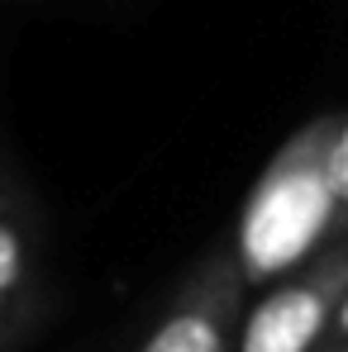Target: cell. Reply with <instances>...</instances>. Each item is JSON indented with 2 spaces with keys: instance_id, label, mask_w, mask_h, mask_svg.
Segmentation results:
<instances>
[{
  "instance_id": "1",
  "label": "cell",
  "mask_w": 348,
  "mask_h": 352,
  "mask_svg": "<svg viewBox=\"0 0 348 352\" xmlns=\"http://www.w3.org/2000/svg\"><path fill=\"white\" fill-rule=\"evenodd\" d=\"M339 119V110L310 115L253 181L238 214V238L229 248L248 286L282 281L344 238L348 210L334 181Z\"/></svg>"
},
{
  "instance_id": "2",
  "label": "cell",
  "mask_w": 348,
  "mask_h": 352,
  "mask_svg": "<svg viewBox=\"0 0 348 352\" xmlns=\"http://www.w3.org/2000/svg\"><path fill=\"white\" fill-rule=\"evenodd\" d=\"M53 305L48 219L24 176L0 162V352H19Z\"/></svg>"
},
{
  "instance_id": "3",
  "label": "cell",
  "mask_w": 348,
  "mask_h": 352,
  "mask_svg": "<svg viewBox=\"0 0 348 352\" xmlns=\"http://www.w3.org/2000/svg\"><path fill=\"white\" fill-rule=\"evenodd\" d=\"M348 291V243H329L300 272L272 281L267 295L243 309L234 352H325L329 324Z\"/></svg>"
},
{
  "instance_id": "4",
  "label": "cell",
  "mask_w": 348,
  "mask_h": 352,
  "mask_svg": "<svg viewBox=\"0 0 348 352\" xmlns=\"http://www.w3.org/2000/svg\"><path fill=\"white\" fill-rule=\"evenodd\" d=\"M248 281L229 248H215L196 262V272L167 300L163 319L148 329L139 352H234L243 324Z\"/></svg>"
},
{
  "instance_id": "5",
  "label": "cell",
  "mask_w": 348,
  "mask_h": 352,
  "mask_svg": "<svg viewBox=\"0 0 348 352\" xmlns=\"http://www.w3.org/2000/svg\"><path fill=\"white\" fill-rule=\"evenodd\" d=\"M334 181H339V200L348 210V115L339 119V148H334Z\"/></svg>"
},
{
  "instance_id": "6",
  "label": "cell",
  "mask_w": 348,
  "mask_h": 352,
  "mask_svg": "<svg viewBox=\"0 0 348 352\" xmlns=\"http://www.w3.org/2000/svg\"><path fill=\"white\" fill-rule=\"evenodd\" d=\"M344 343H348V291H344V300H339V314H334V324H329V338H325V352L344 348Z\"/></svg>"
},
{
  "instance_id": "7",
  "label": "cell",
  "mask_w": 348,
  "mask_h": 352,
  "mask_svg": "<svg viewBox=\"0 0 348 352\" xmlns=\"http://www.w3.org/2000/svg\"><path fill=\"white\" fill-rule=\"evenodd\" d=\"M334 352H348V343H344V348H334Z\"/></svg>"
},
{
  "instance_id": "8",
  "label": "cell",
  "mask_w": 348,
  "mask_h": 352,
  "mask_svg": "<svg viewBox=\"0 0 348 352\" xmlns=\"http://www.w3.org/2000/svg\"><path fill=\"white\" fill-rule=\"evenodd\" d=\"M344 243H348V229H344Z\"/></svg>"
}]
</instances>
